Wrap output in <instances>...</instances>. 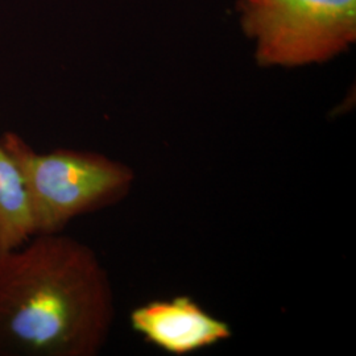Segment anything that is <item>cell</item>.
<instances>
[{"label":"cell","instance_id":"cell-1","mask_svg":"<svg viewBox=\"0 0 356 356\" xmlns=\"http://www.w3.org/2000/svg\"><path fill=\"white\" fill-rule=\"evenodd\" d=\"M115 321L106 268L88 244L38 234L0 250V356H95Z\"/></svg>","mask_w":356,"mask_h":356},{"label":"cell","instance_id":"cell-2","mask_svg":"<svg viewBox=\"0 0 356 356\" xmlns=\"http://www.w3.org/2000/svg\"><path fill=\"white\" fill-rule=\"evenodd\" d=\"M0 143L23 177L35 235L63 232L76 216L119 204L135 184L132 168L102 153L69 148L40 153L11 131Z\"/></svg>","mask_w":356,"mask_h":356},{"label":"cell","instance_id":"cell-3","mask_svg":"<svg viewBox=\"0 0 356 356\" xmlns=\"http://www.w3.org/2000/svg\"><path fill=\"white\" fill-rule=\"evenodd\" d=\"M243 33L263 67L325 64L356 41V0H238Z\"/></svg>","mask_w":356,"mask_h":356},{"label":"cell","instance_id":"cell-4","mask_svg":"<svg viewBox=\"0 0 356 356\" xmlns=\"http://www.w3.org/2000/svg\"><path fill=\"white\" fill-rule=\"evenodd\" d=\"M129 323L145 342L170 355L194 354L232 337L226 321L210 314L189 296L138 306L129 314Z\"/></svg>","mask_w":356,"mask_h":356},{"label":"cell","instance_id":"cell-5","mask_svg":"<svg viewBox=\"0 0 356 356\" xmlns=\"http://www.w3.org/2000/svg\"><path fill=\"white\" fill-rule=\"evenodd\" d=\"M35 235L20 170L0 143V250L23 245Z\"/></svg>","mask_w":356,"mask_h":356}]
</instances>
